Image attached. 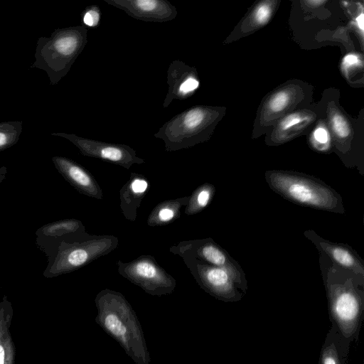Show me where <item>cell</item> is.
Returning <instances> with one entry per match:
<instances>
[{"label":"cell","mask_w":364,"mask_h":364,"mask_svg":"<svg viewBox=\"0 0 364 364\" xmlns=\"http://www.w3.org/2000/svg\"><path fill=\"white\" fill-rule=\"evenodd\" d=\"M318 262L331 326L350 345L358 338L363 318L364 275L334 264L321 253Z\"/></svg>","instance_id":"6da1fadb"},{"label":"cell","mask_w":364,"mask_h":364,"mask_svg":"<svg viewBox=\"0 0 364 364\" xmlns=\"http://www.w3.org/2000/svg\"><path fill=\"white\" fill-rule=\"evenodd\" d=\"M96 323L114 338L136 364H150V354L141 323L120 292L105 289L95 299Z\"/></svg>","instance_id":"7a4b0ae2"},{"label":"cell","mask_w":364,"mask_h":364,"mask_svg":"<svg viewBox=\"0 0 364 364\" xmlns=\"http://www.w3.org/2000/svg\"><path fill=\"white\" fill-rule=\"evenodd\" d=\"M264 178L273 191L295 204L345 213L341 196L320 178L304 173L283 170L267 171Z\"/></svg>","instance_id":"3957f363"},{"label":"cell","mask_w":364,"mask_h":364,"mask_svg":"<svg viewBox=\"0 0 364 364\" xmlns=\"http://www.w3.org/2000/svg\"><path fill=\"white\" fill-rule=\"evenodd\" d=\"M88 29L84 26L56 28L49 37L38 39L31 68L46 72L55 85L70 70L87 43Z\"/></svg>","instance_id":"277c9868"},{"label":"cell","mask_w":364,"mask_h":364,"mask_svg":"<svg viewBox=\"0 0 364 364\" xmlns=\"http://www.w3.org/2000/svg\"><path fill=\"white\" fill-rule=\"evenodd\" d=\"M224 107L195 105L173 116L154 134L167 151L192 147L208 141L224 115Z\"/></svg>","instance_id":"5b68a950"},{"label":"cell","mask_w":364,"mask_h":364,"mask_svg":"<svg viewBox=\"0 0 364 364\" xmlns=\"http://www.w3.org/2000/svg\"><path fill=\"white\" fill-rule=\"evenodd\" d=\"M118 243L114 235H91L87 232L63 241L48 259L43 276L51 278L75 271L110 253Z\"/></svg>","instance_id":"8992f818"},{"label":"cell","mask_w":364,"mask_h":364,"mask_svg":"<svg viewBox=\"0 0 364 364\" xmlns=\"http://www.w3.org/2000/svg\"><path fill=\"white\" fill-rule=\"evenodd\" d=\"M119 274L151 296L173 292L176 279L151 255H141L129 262H117Z\"/></svg>","instance_id":"52a82bcc"},{"label":"cell","mask_w":364,"mask_h":364,"mask_svg":"<svg viewBox=\"0 0 364 364\" xmlns=\"http://www.w3.org/2000/svg\"><path fill=\"white\" fill-rule=\"evenodd\" d=\"M169 251L180 257H191L225 269L239 289L245 294L247 282L240 264L212 238L182 241L171 246Z\"/></svg>","instance_id":"ba28073f"},{"label":"cell","mask_w":364,"mask_h":364,"mask_svg":"<svg viewBox=\"0 0 364 364\" xmlns=\"http://www.w3.org/2000/svg\"><path fill=\"white\" fill-rule=\"evenodd\" d=\"M193 278L205 292L225 302L240 301L245 294L225 269L191 257H181Z\"/></svg>","instance_id":"9c48e42d"},{"label":"cell","mask_w":364,"mask_h":364,"mask_svg":"<svg viewBox=\"0 0 364 364\" xmlns=\"http://www.w3.org/2000/svg\"><path fill=\"white\" fill-rule=\"evenodd\" d=\"M309 97L307 85L290 82L269 95L262 103L257 118V125L264 128L274 124L285 115L306 105Z\"/></svg>","instance_id":"30bf717a"},{"label":"cell","mask_w":364,"mask_h":364,"mask_svg":"<svg viewBox=\"0 0 364 364\" xmlns=\"http://www.w3.org/2000/svg\"><path fill=\"white\" fill-rule=\"evenodd\" d=\"M51 134L68 139L83 156L106 161L127 169L134 164L144 163L143 159L136 156V151L126 144L107 143L65 132H53Z\"/></svg>","instance_id":"8fae6325"},{"label":"cell","mask_w":364,"mask_h":364,"mask_svg":"<svg viewBox=\"0 0 364 364\" xmlns=\"http://www.w3.org/2000/svg\"><path fill=\"white\" fill-rule=\"evenodd\" d=\"M107 4L124 11L131 17L154 23H164L174 19L177 10L166 0H103Z\"/></svg>","instance_id":"7c38bea8"},{"label":"cell","mask_w":364,"mask_h":364,"mask_svg":"<svg viewBox=\"0 0 364 364\" xmlns=\"http://www.w3.org/2000/svg\"><path fill=\"white\" fill-rule=\"evenodd\" d=\"M167 85L164 108L175 100H186L194 95L200 85L196 68L179 60L172 61L167 70Z\"/></svg>","instance_id":"4fadbf2b"},{"label":"cell","mask_w":364,"mask_h":364,"mask_svg":"<svg viewBox=\"0 0 364 364\" xmlns=\"http://www.w3.org/2000/svg\"><path fill=\"white\" fill-rule=\"evenodd\" d=\"M86 232L85 228L80 220L63 219L39 228L36 232V242L48 259L53 255L60 242Z\"/></svg>","instance_id":"5bb4252c"},{"label":"cell","mask_w":364,"mask_h":364,"mask_svg":"<svg viewBox=\"0 0 364 364\" xmlns=\"http://www.w3.org/2000/svg\"><path fill=\"white\" fill-rule=\"evenodd\" d=\"M306 238L310 240L318 250L334 264L364 275V262L357 252L347 244L335 242L323 238L313 230L304 232Z\"/></svg>","instance_id":"9a60e30c"},{"label":"cell","mask_w":364,"mask_h":364,"mask_svg":"<svg viewBox=\"0 0 364 364\" xmlns=\"http://www.w3.org/2000/svg\"><path fill=\"white\" fill-rule=\"evenodd\" d=\"M318 114L313 109L301 108L279 119L267 138L269 145H280L302 134L316 122Z\"/></svg>","instance_id":"2e32d148"},{"label":"cell","mask_w":364,"mask_h":364,"mask_svg":"<svg viewBox=\"0 0 364 364\" xmlns=\"http://www.w3.org/2000/svg\"><path fill=\"white\" fill-rule=\"evenodd\" d=\"M51 160L61 176L79 193L99 200L102 198L99 183L82 166L65 156H53Z\"/></svg>","instance_id":"e0dca14e"},{"label":"cell","mask_w":364,"mask_h":364,"mask_svg":"<svg viewBox=\"0 0 364 364\" xmlns=\"http://www.w3.org/2000/svg\"><path fill=\"white\" fill-rule=\"evenodd\" d=\"M328 129L333 146L346 166L352 151L354 136L353 126L347 117L334 105H328L326 110Z\"/></svg>","instance_id":"ac0fdd59"},{"label":"cell","mask_w":364,"mask_h":364,"mask_svg":"<svg viewBox=\"0 0 364 364\" xmlns=\"http://www.w3.org/2000/svg\"><path fill=\"white\" fill-rule=\"evenodd\" d=\"M149 188L147 179L141 174L132 173L119 191L120 208L127 220L135 221L137 209Z\"/></svg>","instance_id":"d6986e66"},{"label":"cell","mask_w":364,"mask_h":364,"mask_svg":"<svg viewBox=\"0 0 364 364\" xmlns=\"http://www.w3.org/2000/svg\"><path fill=\"white\" fill-rule=\"evenodd\" d=\"M349 348L350 345L331 326L322 345L318 364H346Z\"/></svg>","instance_id":"ffe728a7"},{"label":"cell","mask_w":364,"mask_h":364,"mask_svg":"<svg viewBox=\"0 0 364 364\" xmlns=\"http://www.w3.org/2000/svg\"><path fill=\"white\" fill-rule=\"evenodd\" d=\"M189 196H183L159 203L150 213L147 224L149 226H161L171 223L181 215V209L188 202Z\"/></svg>","instance_id":"44dd1931"},{"label":"cell","mask_w":364,"mask_h":364,"mask_svg":"<svg viewBox=\"0 0 364 364\" xmlns=\"http://www.w3.org/2000/svg\"><path fill=\"white\" fill-rule=\"evenodd\" d=\"M277 4L276 1H264L257 4L243 22L244 31H250L267 23Z\"/></svg>","instance_id":"7402d4cb"},{"label":"cell","mask_w":364,"mask_h":364,"mask_svg":"<svg viewBox=\"0 0 364 364\" xmlns=\"http://www.w3.org/2000/svg\"><path fill=\"white\" fill-rule=\"evenodd\" d=\"M215 193V188L211 183H205L198 186L189 196L185 213L191 215L201 212L211 202Z\"/></svg>","instance_id":"603a6c76"},{"label":"cell","mask_w":364,"mask_h":364,"mask_svg":"<svg viewBox=\"0 0 364 364\" xmlns=\"http://www.w3.org/2000/svg\"><path fill=\"white\" fill-rule=\"evenodd\" d=\"M310 146L316 151L328 153L333 148V141L328 127L323 122H318L309 137Z\"/></svg>","instance_id":"cb8c5ba5"},{"label":"cell","mask_w":364,"mask_h":364,"mask_svg":"<svg viewBox=\"0 0 364 364\" xmlns=\"http://www.w3.org/2000/svg\"><path fill=\"white\" fill-rule=\"evenodd\" d=\"M22 129V121L0 122V151L17 143Z\"/></svg>","instance_id":"d4e9b609"},{"label":"cell","mask_w":364,"mask_h":364,"mask_svg":"<svg viewBox=\"0 0 364 364\" xmlns=\"http://www.w3.org/2000/svg\"><path fill=\"white\" fill-rule=\"evenodd\" d=\"M363 67L361 56L354 53L347 54L341 62V70L348 79L359 70L362 71Z\"/></svg>","instance_id":"484cf974"},{"label":"cell","mask_w":364,"mask_h":364,"mask_svg":"<svg viewBox=\"0 0 364 364\" xmlns=\"http://www.w3.org/2000/svg\"><path fill=\"white\" fill-rule=\"evenodd\" d=\"M81 16L82 21L85 25L95 27L100 21V9L97 5H91L85 8Z\"/></svg>","instance_id":"4316f807"},{"label":"cell","mask_w":364,"mask_h":364,"mask_svg":"<svg viewBox=\"0 0 364 364\" xmlns=\"http://www.w3.org/2000/svg\"><path fill=\"white\" fill-rule=\"evenodd\" d=\"M355 23H356L357 28L360 31V35L363 36V12L360 13V14L356 17Z\"/></svg>","instance_id":"83f0119b"},{"label":"cell","mask_w":364,"mask_h":364,"mask_svg":"<svg viewBox=\"0 0 364 364\" xmlns=\"http://www.w3.org/2000/svg\"><path fill=\"white\" fill-rule=\"evenodd\" d=\"M7 174V168L6 166L0 168V184L5 179Z\"/></svg>","instance_id":"f1b7e54d"},{"label":"cell","mask_w":364,"mask_h":364,"mask_svg":"<svg viewBox=\"0 0 364 364\" xmlns=\"http://www.w3.org/2000/svg\"><path fill=\"white\" fill-rule=\"evenodd\" d=\"M304 3H306L309 6H318L321 4H323L326 3V1H304Z\"/></svg>","instance_id":"f546056e"},{"label":"cell","mask_w":364,"mask_h":364,"mask_svg":"<svg viewBox=\"0 0 364 364\" xmlns=\"http://www.w3.org/2000/svg\"><path fill=\"white\" fill-rule=\"evenodd\" d=\"M4 350L3 347L0 345V364H4Z\"/></svg>","instance_id":"4dcf8cb0"}]
</instances>
